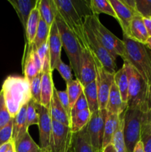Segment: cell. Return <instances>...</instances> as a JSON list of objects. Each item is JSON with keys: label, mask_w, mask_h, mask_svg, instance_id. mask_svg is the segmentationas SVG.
<instances>
[{"label": "cell", "mask_w": 151, "mask_h": 152, "mask_svg": "<svg viewBox=\"0 0 151 152\" xmlns=\"http://www.w3.org/2000/svg\"><path fill=\"white\" fill-rule=\"evenodd\" d=\"M1 90L12 118L32 99L30 84L21 76H8L3 82Z\"/></svg>", "instance_id": "1"}, {"label": "cell", "mask_w": 151, "mask_h": 152, "mask_svg": "<svg viewBox=\"0 0 151 152\" xmlns=\"http://www.w3.org/2000/svg\"><path fill=\"white\" fill-rule=\"evenodd\" d=\"M128 78L127 108L147 113L151 108V87L139 72L127 62H124Z\"/></svg>", "instance_id": "2"}, {"label": "cell", "mask_w": 151, "mask_h": 152, "mask_svg": "<svg viewBox=\"0 0 151 152\" xmlns=\"http://www.w3.org/2000/svg\"><path fill=\"white\" fill-rule=\"evenodd\" d=\"M124 62L131 65L151 87V50L145 44L124 37Z\"/></svg>", "instance_id": "3"}, {"label": "cell", "mask_w": 151, "mask_h": 152, "mask_svg": "<svg viewBox=\"0 0 151 152\" xmlns=\"http://www.w3.org/2000/svg\"><path fill=\"white\" fill-rule=\"evenodd\" d=\"M57 13L76 36L82 48H88L84 18L77 10L73 0H54Z\"/></svg>", "instance_id": "4"}, {"label": "cell", "mask_w": 151, "mask_h": 152, "mask_svg": "<svg viewBox=\"0 0 151 152\" xmlns=\"http://www.w3.org/2000/svg\"><path fill=\"white\" fill-rule=\"evenodd\" d=\"M55 20L60 34L62 47L65 49V53L69 59L70 67L75 74L76 80H78L81 71V53L83 48L76 36L68 28L58 13Z\"/></svg>", "instance_id": "5"}, {"label": "cell", "mask_w": 151, "mask_h": 152, "mask_svg": "<svg viewBox=\"0 0 151 152\" xmlns=\"http://www.w3.org/2000/svg\"><path fill=\"white\" fill-rule=\"evenodd\" d=\"M84 22L90 27L102 44L115 59L117 56L123 58L125 51L124 42L104 26L99 20L98 15L93 14L86 16Z\"/></svg>", "instance_id": "6"}, {"label": "cell", "mask_w": 151, "mask_h": 152, "mask_svg": "<svg viewBox=\"0 0 151 152\" xmlns=\"http://www.w3.org/2000/svg\"><path fill=\"white\" fill-rule=\"evenodd\" d=\"M144 114V113L134 108H127L124 111L123 134L127 152H133L140 142Z\"/></svg>", "instance_id": "7"}, {"label": "cell", "mask_w": 151, "mask_h": 152, "mask_svg": "<svg viewBox=\"0 0 151 152\" xmlns=\"http://www.w3.org/2000/svg\"><path fill=\"white\" fill-rule=\"evenodd\" d=\"M84 25H85L87 45L92 55L102 63V65L107 71L111 73H115L116 71H115V68H116L115 59H115L108 52L105 46L102 44L100 40L97 38L93 31L90 29V27L86 23H84Z\"/></svg>", "instance_id": "8"}, {"label": "cell", "mask_w": 151, "mask_h": 152, "mask_svg": "<svg viewBox=\"0 0 151 152\" xmlns=\"http://www.w3.org/2000/svg\"><path fill=\"white\" fill-rule=\"evenodd\" d=\"M93 56V55H92ZM96 71V83L98 91L99 110L106 109L111 86L114 83V74L107 71L100 62L93 56Z\"/></svg>", "instance_id": "9"}, {"label": "cell", "mask_w": 151, "mask_h": 152, "mask_svg": "<svg viewBox=\"0 0 151 152\" xmlns=\"http://www.w3.org/2000/svg\"><path fill=\"white\" fill-rule=\"evenodd\" d=\"M73 134L70 126L52 120L50 152H68L73 145Z\"/></svg>", "instance_id": "10"}, {"label": "cell", "mask_w": 151, "mask_h": 152, "mask_svg": "<svg viewBox=\"0 0 151 152\" xmlns=\"http://www.w3.org/2000/svg\"><path fill=\"white\" fill-rule=\"evenodd\" d=\"M107 115V111L106 109L98 110L91 114L87 126L91 145L95 152H102L103 150L104 129Z\"/></svg>", "instance_id": "11"}, {"label": "cell", "mask_w": 151, "mask_h": 152, "mask_svg": "<svg viewBox=\"0 0 151 152\" xmlns=\"http://www.w3.org/2000/svg\"><path fill=\"white\" fill-rule=\"evenodd\" d=\"M38 117V127L39 132L40 148L50 151V136L52 132V119L48 108L35 102Z\"/></svg>", "instance_id": "12"}, {"label": "cell", "mask_w": 151, "mask_h": 152, "mask_svg": "<svg viewBox=\"0 0 151 152\" xmlns=\"http://www.w3.org/2000/svg\"><path fill=\"white\" fill-rule=\"evenodd\" d=\"M116 15V19L122 29L123 35L130 37V28L132 20L136 16H140L126 5L122 0H109Z\"/></svg>", "instance_id": "13"}, {"label": "cell", "mask_w": 151, "mask_h": 152, "mask_svg": "<svg viewBox=\"0 0 151 152\" xmlns=\"http://www.w3.org/2000/svg\"><path fill=\"white\" fill-rule=\"evenodd\" d=\"M48 45L50 56V66H51L52 71H53L56 69V67L57 66L58 64L62 61L61 53H62V43L56 20L50 27Z\"/></svg>", "instance_id": "14"}, {"label": "cell", "mask_w": 151, "mask_h": 152, "mask_svg": "<svg viewBox=\"0 0 151 152\" xmlns=\"http://www.w3.org/2000/svg\"><path fill=\"white\" fill-rule=\"evenodd\" d=\"M96 71L95 62L92 53L88 48L82 49L81 53V65L78 81L82 86L89 84L96 80Z\"/></svg>", "instance_id": "15"}, {"label": "cell", "mask_w": 151, "mask_h": 152, "mask_svg": "<svg viewBox=\"0 0 151 152\" xmlns=\"http://www.w3.org/2000/svg\"><path fill=\"white\" fill-rule=\"evenodd\" d=\"M38 1V0H8L19 16V21L23 26L24 32L31 11L37 5Z\"/></svg>", "instance_id": "16"}, {"label": "cell", "mask_w": 151, "mask_h": 152, "mask_svg": "<svg viewBox=\"0 0 151 152\" xmlns=\"http://www.w3.org/2000/svg\"><path fill=\"white\" fill-rule=\"evenodd\" d=\"M127 108V105L123 102L118 87L113 83V86H111L110 91L109 94V97H108L106 107L107 111L110 114L120 116L124 114Z\"/></svg>", "instance_id": "17"}, {"label": "cell", "mask_w": 151, "mask_h": 152, "mask_svg": "<svg viewBox=\"0 0 151 152\" xmlns=\"http://www.w3.org/2000/svg\"><path fill=\"white\" fill-rule=\"evenodd\" d=\"M49 111H50L52 120H54L65 126H70V119L68 117L66 111L59 101L57 94H56V88H54V91L52 96Z\"/></svg>", "instance_id": "18"}, {"label": "cell", "mask_w": 151, "mask_h": 152, "mask_svg": "<svg viewBox=\"0 0 151 152\" xmlns=\"http://www.w3.org/2000/svg\"><path fill=\"white\" fill-rule=\"evenodd\" d=\"M55 86L53 80V72L47 71L42 73L41 86V105L50 108L51 98L54 91Z\"/></svg>", "instance_id": "19"}, {"label": "cell", "mask_w": 151, "mask_h": 152, "mask_svg": "<svg viewBox=\"0 0 151 152\" xmlns=\"http://www.w3.org/2000/svg\"><path fill=\"white\" fill-rule=\"evenodd\" d=\"M40 18H41V15H40L38 1V4L36 6L35 8L31 11L30 15L28 22H27L26 28H25V42H26L25 45L30 46L31 45L33 44Z\"/></svg>", "instance_id": "20"}, {"label": "cell", "mask_w": 151, "mask_h": 152, "mask_svg": "<svg viewBox=\"0 0 151 152\" xmlns=\"http://www.w3.org/2000/svg\"><path fill=\"white\" fill-rule=\"evenodd\" d=\"M27 105H24L13 118V142H17L28 132L26 120Z\"/></svg>", "instance_id": "21"}, {"label": "cell", "mask_w": 151, "mask_h": 152, "mask_svg": "<svg viewBox=\"0 0 151 152\" xmlns=\"http://www.w3.org/2000/svg\"><path fill=\"white\" fill-rule=\"evenodd\" d=\"M129 38L142 44L146 43L147 40L149 38V36L144 24L142 16H136L133 19L130 24Z\"/></svg>", "instance_id": "22"}, {"label": "cell", "mask_w": 151, "mask_h": 152, "mask_svg": "<svg viewBox=\"0 0 151 152\" xmlns=\"http://www.w3.org/2000/svg\"><path fill=\"white\" fill-rule=\"evenodd\" d=\"M73 152H95L91 145L87 126L73 134Z\"/></svg>", "instance_id": "23"}, {"label": "cell", "mask_w": 151, "mask_h": 152, "mask_svg": "<svg viewBox=\"0 0 151 152\" xmlns=\"http://www.w3.org/2000/svg\"><path fill=\"white\" fill-rule=\"evenodd\" d=\"M120 120H121V115L118 116L107 112L105 124V129H104L103 145H102L103 148L107 146L108 144L112 142L114 134L119 126Z\"/></svg>", "instance_id": "24"}, {"label": "cell", "mask_w": 151, "mask_h": 152, "mask_svg": "<svg viewBox=\"0 0 151 152\" xmlns=\"http://www.w3.org/2000/svg\"><path fill=\"white\" fill-rule=\"evenodd\" d=\"M38 6L41 17L47 23L49 27H51L56 19L57 15V8L54 0H38Z\"/></svg>", "instance_id": "25"}, {"label": "cell", "mask_w": 151, "mask_h": 152, "mask_svg": "<svg viewBox=\"0 0 151 152\" xmlns=\"http://www.w3.org/2000/svg\"><path fill=\"white\" fill-rule=\"evenodd\" d=\"M31 45H25V53H24V56L22 62V69H23L24 75H25L24 77L29 83H30L33 79L38 74V71H37L36 68L34 65L32 55H31Z\"/></svg>", "instance_id": "26"}, {"label": "cell", "mask_w": 151, "mask_h": 152, "mask_svg": "<svg viewBox=\"0 0 151 152\" xmlns=\"http://www.w3.org/2000/svg\"><path fill=\"white\" fill-rule=\"evenodd\" d=\"M83 93L88 105V109L91 114L99 110L98 91L96 80L83 86Z\"/></svg>", "instance_id": "27"}, {"label": "cell", "mask_w": 151, "mask_h": 152, "mask_svg": "<svg viewBox=\"0 0 151 152\" xmlns=\"http://www.w3.org/2000/svg\"><path fill=\"white\" fill-rule=\"evenodd\" d=\"M114 83L118 87L119 93L121 94L123 102L127 105V97H128V78L125 68L122 65L120 69L116 71L114 74Z\"/></svg>", "instance_id": "28"}, {"label": "cell", "mask_w": 151, "mask_h": 152, "mask_svg": "<svg viewBox=\"0 0 151 152\" xmlns=\"http://www.w3.org/2000/svg\"><path fill=\"white\" fill-rule=\"evenodd\" d=\"M16 152H40L41 151L35 141L32 139L29 132H27L19 140L14 142Z\"/></svg>", "instance_id": "29"}, {"label": "cell", "mask_w": 151, "mask_h": 152, "mask_svg": "<svg viewBox=\"0 0 151 152\" xmlns=\"http://www.w3.org/2000/svg\"><path fill=\"white\" fill-rule=\"evenodd\" d=\"M91 112L89 109H85L76 114L71 118L70 128L73 134L82 130L87 126L91 117Z\"/></svg>", "instance_id": "30"}, {"label": "cell", "mask_w": 151, "mask_h": 152, "mask_svg": "<svg viewBox=\"0 0 151 152\" xmlns=\"http://www.w3.org/2000/svg\"><path fill=\"white\" fill-rule=\"evenodd\" d=\"M90 7L93 14L105 13L116 19V15L109 0H91L90 1Z\"/></svg>", "instance_id": "31"}, {"label": "cell", "mask_w": 151, "mask_h": 152, "mask_svg": "<svg viewBox=\"0 0 151 152\" xmlns=\"http://www.w3.org/2000/svg\"><path fill=\"white\" fill-rule=\"evenodd\" d=\"M66 92L68 94L70 108L73 106L75 102L83 93V86L78 80H73L66 83Z\"/></svg>", "instance_id": "32"}, {"label": "cell", "mask_w": 151, "mask_h": 152, "mask_svg": "<svg viewBox=\"0 0 151 152\" xmlns=\"http://www.w3.org/2000/svg\"><path fill=\"white\" fill-rule=\"evenodd\" d=\"M50 29V28L47 25V23L41 19V17L40 18L36 34L33 41V45L36 48V49L48 41Z\"/></svg>", "instance_id": "33"}, {"label": "cell", "mask_w": 151, "mask_h": 152, "mask_svg": "<svg viewBox=\"0 0 151 152\" xmlns=\"http://www.w3.org/2000/svg\"><path fill=\"white\" fill-rule=\"evenodd\" d=\"M123 126H124V114L121 115L119 126L115 131L112 140V143L115 147L116 152H127L125 142H124V134H123Z\"/></svg>", "instance_id": "34"}, {"label": "cell", "mask_w": 151, "mask_h": 152, "mask_svg": "<svg viewBox=\"0 0 151 152\" xmlns=\"http://www.w3.org/2000/svg\"><path fill=\"white\" fill-rule=\"evenodd\" d=\"M140 141L143 145L144 152H151V130L146 120L145 113L142 121Z\"/></svg>", "instance_id": "35"}, {"label": "cell", "mask_w": 151, "mask_h": 152, "mask_svg": "<svg viewBox=\"0 0 151 152\" xmlns=\"http://www.w3.org/2000/svg\"><path fill=\"white\" fill-rule=\"evenodd\" d=\"M42 73H38L30 83L32 99L37 104L41 103V86Z\"/></svg>", "instance_id": "36"}, {"label": "cell", "mask_w": 151, "mask_h": 152, "mask_svg": "<svg viewBox=\"0 0 151 152\" xmlns=\"http://www.w3.org/2000/svg\"><path fill=\"white\" fill-rule=\"evenodd\" d=\"M12 117L9 113L6 105L4 95L1 90L0 91V130L5 127L12 120Z\"/></svg>", "instance_id": "37"}, {"label": "cell", "mask_w": 151, "mask_h": 152, "mask_svg": "<svg viewBox=\"0 0 151 152\" xmlns=\"http://www.w3.org/2000/svg\"><path fill=\"white\" fill-rule=\"evenodd\" d=\"M26 120L28 129L30 126H33V125H38V113H37V110L36 108L35 102L32 99L27 104Z\"/></svg>", "instance_id": "38"}, {"label": "cell", "mask_w": 151, "mask_h": 152, "mask_svg": "<svg viewBox=\"0 0 151 152\" xmlns=\"http://www.w3.org/2000/svg\"><path fill=\"white\" fill-rule=\"evenodd\" d=\"M136 7L141 16L151 17V0H136Z\"/></svg>", "instance_id": "39"}, {"label": "cell", "mask_w": 151, "mask_h": 152, "mask_svg": "<svg viewBox=\"0 0 151 152\" xmlns=\"http://www.w3.org/2000/svg\"><path fill=\"white\" fill-rule=\"evenodd\" d=\"M13 118L2 129L0 130V147L12 140L13 137Z\"/></svg>", "instance_id": "40"}, {"label": "cell", "mask_w": 151, "mask_h": 152, "mask_svg": "<svg viewBox=\"0 0 151 152\" xmlns=\"http://www.w3.org/2000/svg\"><path fill=\"white\" fill-rule=\"evenodd\" d=\"M56 69L59 71L60 75L62 76V78L65 80V81L67 83L72 81L73 79V74H72V69L69 65L65 64V62H62V60L59 62L56 67Z\"/></svg>", "instance_id": "41"}, {"label": "cell", "mask_w": 151, "mask_h": 152, "mask_svg": "<svg viewBox=\"0 0 151 152\" xmlns=\"http://www.w3.org/2000/svg\"><path fill=\"white\" fill-rule=\"evenodd\" d=\"M85 109H88V105H87L84 93H82L71 108V118L76 114H78V112Z\"/></svg>", "instance_id": "42"}, {"label": "cell", "mask_w": 151, "mask_h": 152, "mask_svg": "<svg viewBox=\"0 0 151 152\" xmlns=\"http://www.w3.org/2000/svg\"><path fill=\"white\" fill-rule=\"evenodd\" d=\"M56 94H57V96L59 97L61 104H62L63 108L66 111L67 114H68V117H70L71 121V108L70 105L69 98H68L66 91H58L56 89Z\"/></svg>", "instance_id": "43"}, {"label": "cell", "mask_w": 151, "mask_h": 152, "mask_svg": "<svg viewBox=\"0 0 151 152\" xmlns=\"http://www.w3.org/2000/svg\"><path fill=\"white\" fill-rule=\"evenodd\" d=\"M31 55H32L34 65L36 68L38 73H42V64H41L40 58L37 53V49L33 44L31 45Z\"/></svg>", "instance_id": "44"}, {"label": "cell", "mask_w": 151, "mask_h": 152, "mask_svg": "<svg viewBox=\"0 0 151 152\" xmlns=\"http://www.w3.org/2000/svg\"><path fill=\"white\" fill-rule=\"evenodd\" d=\"M143 22L149 37H151V17L143 18Z\"/></svg>", "instance_id": "45"}, {"label": "cell", "mask_w": 151, "mask_h": 152, "mask_svg": "<svg viewBox=\"0 0 151 152\" xmlns=\"http://www.w3.org/2000/svg\"><path fill=\"white\" fill-rule=\"evenodd\" d=\"M102 152H116V151H115L114 145H113V143L111 142V143L108 144L107 146H105V148H103Z\"/></svg>", "instance_id": "46"}, {"label": "cell", "mask_w": 151, "mask_h": 152, "mask_svg": "<svg viewBox=\"0 0 151 152\" xmlns=\"http://www.w3.org/2000/svg\"><path fill=\"white\" fill-rule=\"evenodd\" d=\"M133 152H144V147L143 145H142V142H138L137 145H136L134 148V151Z\"/></svg>", "instance_id": "47"}, {"label": "cell", "mask_w": 151, "mask_h": 152, "mask_svg": "<svg viewBox=\"0 0 151 152\" xmlns=\"http://www.w3.org/2000/svg\"><path fill=\"white\" fill-rule=\"evenodd\" d=\"M145 117H146V120L147 121L148 124H149L150 128L151 130V108L147 111V113H145Z\"/></svg>", "instance_id": "48"}, {"label": "cell", "mask_w": 151, "mask_h": 152, "mask_svg": "<svg viewBox=\"0 0 151 152\" xmlns=\"http://www.w3.org/2000/svg\"><path fill=\"white\" fill-rule=\"evenodd\" d=\"M6 152H16V149H15V145L14 142H13V140L10 141V145H9L8 148L6 151Z\"/></svg>", "instance_id": "49"}, {"label": "cell", "mask_w": 151, "mask_h": 152, "mask_svg": "<svg viewBox=\"0 0 151 152\" xmlns=\"http://www.w3.org/2000/svg\"><path fill=\"white\" fill-rule=\"evenodd\" d=\"M10 142H9L8 143L4 144V145H3L2 146L0 147V152H6V151L7 150V148H8L9 145H10Z\"/></svg>", "instance_id": "50"}, {"label": "cell", "mask_w": 151, "mask_h": 152, "mask_svg": "<svg viewBox=\"0 0 151 152\" xmlns=\"http://www.w3.org/2000/svg\"><path fill=\"white\" fill-rule=\"evenodd\" d=\"M145 45L147 46V48L150 49V50H151V37H149V38L147 39V40Z\"/></svg>", "instance_id": "51"}, {"label": "cell", "mask_w": 151, "mask_h": 152, "mask_svg": "<svg viewBox=\"0 0 151 152\" xmlns=\"http://www.w3.org/2000/svg\"><path fill=\"white\" fill-rule=\"evenodd\" d=\"M68 152H73V145H72V147H71V148H70V149L69 151H68Z\"/></svg>", "instance_id": "52"}, {"label": "cell", "mask_w": 151, "mask_h": 152, "mask_svg": "<svg viewBox=\"0 0 151 152\" xmlns=\"http://www.w3.org/2000/svg\"><path fill=\"white\" fill-rule=\"evenodd\" d=\"M41 152H50V151H48V150H43V149H41Z\"/></svg>", "instance_id": "53"}, {"label": "cell", "mask_w": 151, "mask_h": 152, "mask_svg": "<svg viewBox=\"0 0 151 152\" xmlns=\"http://www.w3.org/2000/svg\"><path fill=\"white\" fill-rule=\"evenodd\" d=\"M40 152H41V151H40Z\"/></svg>", "instance_id": "54"}]
</instances>
